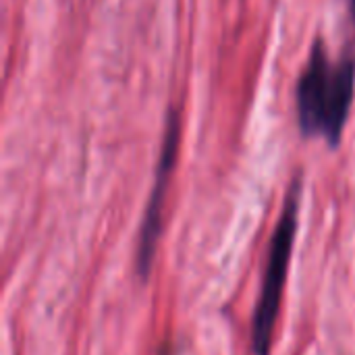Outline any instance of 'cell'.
<instances>
[{
    "mask_svg": "<svg viewBox=\"0 0 355 355\" xmlns=\"http://www.w3.org/2000/svg\"><path fill=\"white\" fill-rule=\"evenodd\" d=\"M355 96V58L333 62L320 37L297 79L295 106L304 137H322L331 148L341 144Z\"/></svg>",
    "mask_w": 355,
    "mask_h": 355,
    "instance_id": "6da1fadb",
    "label": "cell"
},
{
    "mask_svg": "<svg viewBox=\"0 0 355 355\" xmlns=\"http://www.w3.org/2000/svg\"><path fill=\"white\" fill-rule=\"evenodd\" d=\"M179 144H181V114L179 110L173 108L166 119L162 150H160V158H158V166L154 175V185L148 198L146 214L141 220L139 243H137V254H135V272L141 281H148L152 266H154V258H156V250H158V241L162 233V208H164L171 175L175 168Z\"/></svg>",
    "mask_w": 355,
    "mask_h": 355,
    "instance_id": "3957f363",
    "label": "cell"
},
{
    "mask_svg": "<svg viewBox=\"0 0 355 355\" xmlns=\"http://www.w3.org/2000/svg\"><path fill=\"white\" fill-rule=\"evenodd\" d=\"M352 56H354V58H355V50H354V54H352Z\"/></svg>",
    "mask_w": 355,
    "mask_h": 355,
    "instance_id": "5b68a950",
    "label": "cell"
},
{
    "mask_svg": "<svg viewBox=\"0 0 355 355\" xmlns=\"http://www.w3.org/2000/svg\"><path fill=\"white\" fill-rule=\"evenodd\" d=\"M302 175L293 179L289 185V191L285 196L283 212L279 216L277 229L272 233L268 256H266V268L262 279L260 297L256 302L254 318H252V352L254 355H270L275 329L281 312V300H283V287L287 281V270L291 262L293 241L297 233V220H300V206H302Z\"/></svg>",
    "mask_w": 355,
    "mask_h": 355,
    "instance_id": "7a4b0ae2",
    "label": "cell"
},
{
    "mask_svg": "<svg viewBox=\"0 0 355 355\" xmlns=\"http://www.w3.org/2000/svg\"><path fill=\"white\" fill-rule=\"evenodd\" d=\"M347 4H349V15H352V19H354V25H355V0H347Z\"/></svg>",
    "mask_w": 355,
    "mask_h": 355,
    "instance_id": "277c9868",
    "label": "cell"
}]
</instances>
